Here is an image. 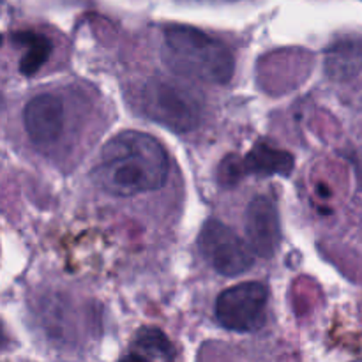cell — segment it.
Returning a JSON list of instances; mask_svg holds the SVG:
<instances>
[{"label": "cell", "mask_w": 362, "mask_h": 362, "mask_svg": "<svg viewBox=\"0 0 362 362\" xmlns=\"http://www.w3.org/2000/svg\"><path fill=\"white\" fill-rule=\"evenodd\" d=\"M177 357L172 341L161 329L144 327L136 332L129 345L127 359L138 361H173Z\"/></svg>", "instance_id": "obj_10"}, {"label": "cell", "mask_w": 362, "mask_h": 362, "mask_svg": "<svg viewBox=\"0 0 362 362\" xmlns=\"http://www.w3.org/2000/svg\"><path fill=\"white\" fill-rule=\"evenodd\" d=\"M267 286L257 281L239 283L216 299V320L233 332H255L267 322Z\"/></svg>", "instance_id": "obj_4"}, {"label": "cell", "mask_w": 362, "mask_h": 362, "mask_svg": "<svg viewBox=\"0 0 362 362\" xmlns=\"http://www.w3.org/2000/svg\"><path fill=\"white\" fill-rule=\"evenodd\" d=\"M246 235L251 250L260 258H271L281 243V223L274 202L255 197L246 209Z\"/></svg>", "instance_id": "obj_8"}, {"label": "cell", "mask_w": 362, "mask_h": 362, "mask_svg": "<svg viewBox=\"0 0 362 362\" xmlns=\"http://www.w3.org/2000/svg\"><path fill=\"white\" fill-rule=\"evenodd\" d=\"M170 158L161 141L140 131H124L101 148L92 179L113 197L158 191L168 180Z\"/></svg>", "instance_id": "obj_1"}, {"label": "cell", "mask_w": 362, "mask_h": 362, "mask_svg": "<svg viewBox=\"0 0 362 362\" xmlns=\"http://www.w3.org/2000/svg\"><path fill=\"white\" fill-rule=\"evenodd\" d=\"M163 41V59L179 76L216 85H225L233 78L235 55L221 39L189 25H170Z\"/></svg>", "instance_id": "obj_2"}, {"label": "cell", "mask_w": 362, "mask_h": 362, "mask_svg": "<svg viewBox=\"0 0 362 362\" xmlns=\"http://www.w3.org/2000/svg\"><path fill=\"white\" fill-rule=\"evenodd\" d=\"M13 41L25 48V53L20 59V73L23 76H34L52 57L53 42L39 32H16L13 35Z\"/></svg>", "instance_id": "obj_11"}, {"label": "cell", "mask_w": 362, "mask_h": 362, "mask_svg": "<svg viewBox=\"0 0 362 362\" xmlns=\"http://www.w3.org/2000/svg\"><path fill=\"white\" fill-rule=\"evenodd\" d=\"M198 247L218 274L233 278L250 271L255 264V251L230 226L218 219H207L198 235Z\"/></svg>", "instance_id": "obj_5"}, {"label": "cell", "mask_w": 362, "mask_h": 362, "mask_svg": "<svg viewBox=\"0 0 362 362\" xmlns=\"http://www.w3.org/2000/svg\"><path fill=\"white\" fill-rule=\"evenodd\" d=\"M138 106L147 119L173 133H191L204 113V99L191 85L168 78H151L141 87Z\"/></svg>", "instance_id": "obj_3"}, {"label": "cell", "mask_w": 362, "mask_h": 362, "mask_svg": "<svg viewBox=\"0 0 362 362\" xmlns=\"http://www.w3.org/2000/svg\"><path fill=\"white\" fill-rule=\"evenodd\" d=\"M293 170V156L285 148L276 147L267 140H260L253 145L244 158L228 156L218 168V180L221 186H235L244 177H272L290 175Z\"/></svg>", "instance_id": "obj_6"}, {"label": "cell", "mask_w": 362, "mask_h": 362, "mask_svg": "<svg viewBox=\"0 0 362 362\" xmlns=\"http://www.w3.org/2000/svg\"><path fill=\"white\" fill-rule=\"evenodd\" d=\"M23 126L28 140L41 148L57 144L66 126L64 103L55 94H39L23 110Z\"/></svg>", "instance_id": "obj_7"}, {"label": "cell", "mask_w": 362, "mask_h": 362, "mask_svg": "<svg viewBox=\"0 0 362 362\" xmlns=\"http://www.w3.org/2000/svg\"><path fill=\"white\" fill-rule=\"evenodd\" d=\"M362 69V37H341L325 52V71L334 80H349Z\"/></svg>", "instance_id": "obj_9"}]
</instances>
